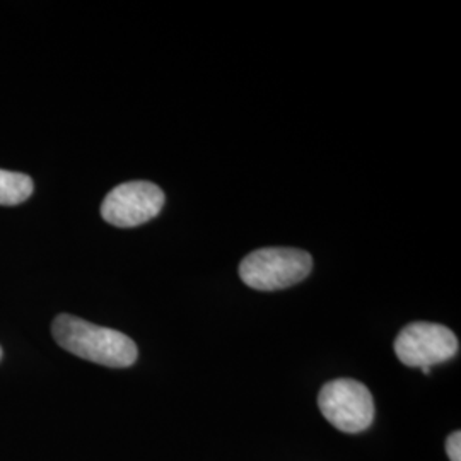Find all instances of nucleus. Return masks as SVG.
<instances>
[{
    "label": "nucleus",
    "instance_id": "0eeeda50",
    "mask_svg": "<svg viewBox=\"0 0 461 461\" xmlns=\"http://www.w3.org/2000/svg\"><path fill=\"white\" fill-rule=\"evenodd\" d=\"M446 453L451 461H461V434L455 430L446 441Z\"/></svg>",
    "mask_w": 461,
    "mask_h": 461
},
{
    "label": "nucleus",
    "instance_id": "f257e3e1",
    "mask_svg": "<svg viewBox=\"0 0 461 461\" xmlns=\"http://www.w3.org/2000/svg\"><path fill=\"white\" fill-rule=\"evenodd\" d=\"M53 339L67 352L106 367H131L139 356L131 337L98 327L72 314H59L51 325Z\"/></svg>",
    "mask_w": 461,
    "mask_h": 461
},
{
    "label": "nucleus",
    "instance_id": "423d86ee",
    "mask_svg": "<svg viewBox=\"0 0 461 461\" xmlns=\"http://www.w3.org/2000/svg\"><path fill=\"white\" fill-rule=\"evenodd\" d=\"M33 194V180L28 175L0 169V205H19Z\"/></svg>",
    "mask_w": 461,
    "mask_h": 461
},
{
    "label": "nucleus",
    "instance_id": "20e7f679",
    "mask_svg": "<svg viewBox=\"0 0 461 461\" xmlns=\"http://www.w3.org/2000/svg\"><path fill=\"white\" fill-rule=\"evenodd\" d=\"M460 350L456 335L443 325L415 321L398 333L395 354L400 363L419 367L424 375L436 364L453 359Z\"/></svg>",
    "mask_w": 461,
    "mask_h": 461
},
{
    "label": "nucleus",
    "instance_id": "f03ea898",
    "mask_svg": "<svg viewBox=\"0 0 461 461\" xmlns=\"http://www.w3.org/2000/svg\"><path fill=\"white\" fill-rule=\"evenodd\" d=\"M313 270L308 251L296 248H262L245 257L240 277L257 291H280L296 285Z\"/></svg>",
    "mask_w": 461,
    "mask_h": 461
},
{
    "label": "nucleus",
    "instance_id": "6e6552de",
    "mask_svg": "<svg viewBox=\"0 0 461 461\" xmlns=\"http://www.w3.org/2000/svg\"><path fill=\"white\" fill-rule=\"evenodd\" d=\"M0 361H2V347H0Z\"/></svg>",
    "mask_w": 461,
    "mask_h": 461
},
{
    "label": "nucleus",
    "instance_id": "7ed1b4c3",
    "mask_svg": "<svg viewBox=\"0 0 461 461\" xmlns=\"http://www.w3.org/2000/svg\"><path fill=\"white\" fill-rule=\"evenodd\" d=\"M318 405L330 424L347 434L363 432L375 419L373 395L356 379H333L327 383L318 395Z\"/></svg>",
    "mask_w": 461,
    "mask_h": 461
},
{
    "label": "nucleus",
    "instance_id": "39448f33",
    "mask_svg": "<svg viewBox=\"0 0 461 461\" xmlns=\"http://www.w3.org/2000/svg\"><path fill=\"white\" fill-rule=\"evenodd\" d=\"M165 192L150 182L118 185L101 203L103 219L115 228H137L159 215Z\"/></svg>",
    "mask_w": 461,
    "mask_h": 461
}]
</instances>
